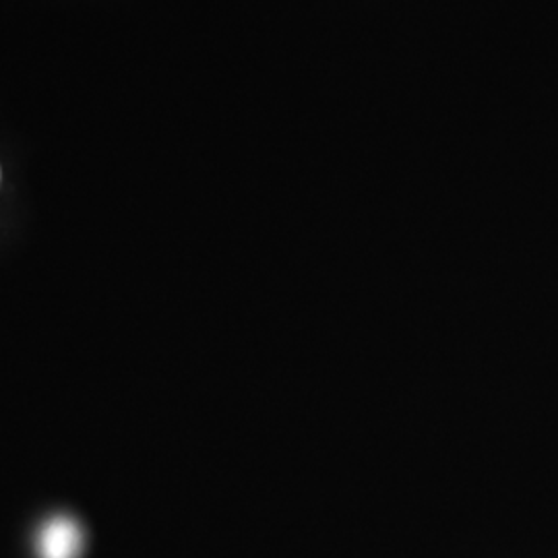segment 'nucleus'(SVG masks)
I'll return each mask as SVG.
<instances>
[{"label": "nucleus", "mask_w": 558, "mask_h": 558, "mask_svg": "<svg viewBox=\"0 0 558 558\" xmlns=\"http://www.w3.org/2000/svg\"><path fill=\"white\" fill-rule=\"evenodd\" d=\"M83 534L77 521L69 518L50 519L38 538L40 558H80Z\"/></svg>", "instance_id": "f257e3e1"}]
</instances>
